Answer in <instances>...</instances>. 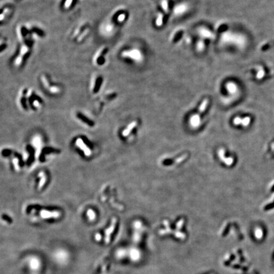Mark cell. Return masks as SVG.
<instances>
[{
  "instance_id": "obj_1",
  "label": "cell",
  "mask_w": 274,
  "mask_h": 274,
  "mask_svg": "<svg viewBox=\"0 0 274 274\" xmlns=\"http://www.w3.org/2000/svg\"><path fill=\"white\" fill-rule=\"evenodd\" d=\"M30 46L27 43H24L22 45L21 48H20L19 54L17 56L14 60V66L15 67H21L24 62V60L25 57L28 55L30 51Z\"/></svg>"
},
{
  "instance_id": "obj_2",
  "label": "cell",
  "mask_w": 274,
  "mask_h": 274,
  "mask_svg": "<svg viewBox=\"0 0 274 274\" xmlns=\"http://www.w3.org/2000/svg\"><path fill=\"white\" fill-rule=\"evenodd\" d=\"M29 29L23 25H20L17 28V33L20 41L24 43H27V39L29 36ZM28 44V43H27Z\"/></svg>"
},
{
  "instance_id": "obj_3",
  "label": "cell",
  "mask_w": 274,
  "mask_h": 274,
  "mask_svg": "<svg viewBox=\"0 0 274 274\" xmlns=\"http://www.w3.org/2000/svg\"><path fill=\"white\" fill-rule=\"evenodd\" d=\"M122 56L123 57H128L131 58L133 60L140 61L142 60V55L138 50H126L123 52Z\"/></svg>"
},
{
  "instance_id": "obj_4",
  "label": "cell",
  "mask_w": 274,
  "mask_h": 274,
  "mask_svg": "<svg viewBox=\"0 0 274 274\" xmlns=\"http://www.w3.org/2000/svg\"><path fill=\"white\" fill-rule=\"evenodd\" d=\"M107 51V49L106 48H101L100 49L96 52L93 60L94 62L95 63L96 65L97 66H102L105 63V58L103 57V55L106 53Z\"/></svg>"
},
{
  "instance_id": "obj_5",
  "label": "cell",
  "mask_w": 274,
  "mask_h": 274,
  "mask_svg": "<svg viewBox=\"0 0 274 274\" xmlns=\"http://www.w3.org/2000/svg\"><path fill=\"white\" fill-rule=\"evenodd\" d=\"M102 83V78L100 76L95 77L92 79L91 81V90L93 93H97L99 90L100 86Z\"/></svg>"
},
{
  "instance_id": "obj_6",
  "label": "cell",
  "mask_w": 274,
  "mask_h": 274,
  "mask_svg": "<svg viewBox=\"0 0 274 274\" xmlns=\"http://www.w3.org/2000/svg\"><path fill=\"white\" fill-rule=\"evenodd\" d=\"M43 218H57L60 216L59 212L57 211H49L43 210L40 213Z\"/></svg>"
},
{
  "instance_id": "obj_7",
  "label": "cell",
  "mask_w": 274,
  "mask_h": 274,
  "mask_svg": "<svg viewBox=\"0 0 274 274\" xmlns=\"http://www.w3.org/2000/svg\"><path fill=\"white\" fill-rule=\"evenodd\" d=\"M116 220L115 218H114L113 220H112V224L111 225V227L108 228L106 232V242L107 243L110 241V235L111 234V233L114 231V228H115V225H116Z\"/></svg>"
},
{
  "instance_id": "obj_8",
  "label": "cell",
  "mask_w": 274,
  "mask_h": 274,
  "mask_svg": "<svg viewBox=\"0 0 274 274\" xmlns=\"http://www.w3.org/2000/svg\"><path fill=\"white\" fill-rule=\"evenodd\" d=\"M76 144H77V146L78 147H79V148L81 149L82 148V150L84 152V154H85L86 156H90L91 154V151H90V149L88 148V147H85V144L84 143V142L82 140H81V139H78V141H77V143H76Z\"/></svg>"
},
{
  "instance_id": "obj_9",
  "label": "cell",
  "mask_w": 274,
  "mask_h": 274,
  "mask_svg": "<svg viewBox=\"0 0 274 274\" xmlns=\"http://www.w3.org/2000/svg\"><path fill=\"white\" fill-rule=\"evenodd\" d=\"M41 81L42 85L44 86V88H45V89L48 90V88H49L51 85L49 78H48V77L46 74H44L41 76Z\"/></svg>"
},
{
  "instance_id": "obj_10",
  "label": "cell",
  "mask_w": 274,
  "mask_h": 274,
  "mask_svg": "<svg viewBox=\"0 0 274 274\" xmlns=\"http://www.w3.org/2000/svg\"><path fill=\"white\" fill-rule=\"evenodd\" d=\"M190 121L193 127H197L200 124V116L199 114H196L192 116Z\"/></svg>"
},
{
  "instance_id": "obj_11",
  "label": "cell",
  "mask_w": 274,
  "mask_h": 274,
  "mask_svg": "<svg viewBox=\"0 0 274 274\" xmlns=\"http://www.w3.org/2000/svg\"><path fill=\"white\" fill-rule=\"evenodd\" d=\"M48 91H49L52 95H58L62 91V89L59 86L57 85H51V86L48 88Z\"/></svg>"
},
{
  "instance_id": "obj_12",
  "label": "cell",
  "mask_w": 274,
  "mask_h": 274,
  "mask_svg": "<svg viewBox=\"0 0 274 274\" xmlns=\"http://www.w3.org/2000/svg\"><path fill=\"white\" fill-rule=\"evenodd\" d=\"M199 34L203 36V37L204 38H211L213 37V33L211 31H209V30L205 29V28H201L199 29Z\"/></svg>"
},
{
  "instance_id": "obj_13",
  "label": "cell",
  "mask_w": 274,
  "mask_h": 274,
  "mask_svg": "<svg viewBox=\"0 0 274 274\" xmlns=\"http://www.w3.org/2000/svg\"><path fill=\"white\" fill-rule=\"evenodd\" d=\"M136 124H137V123L136 121H133V122H132L131 123H130L128 125V126L127 127V128H126L125 130H124L123 131V135L124 136H128L129 134L130 133V131L136 126Z\"/></svg>"
},
{
  "instance_id": "obj_14",
  "label": "cell",
  "mask_w": 274,
  "mask_h": 274,
  "mask_svg": "<svg viewBox=\"0 0 274 274\" xmlns=\"http://www.w3.org/2000/svg\"><path fill=\"white\" fill-rule=\"evenodd\" d=\"M89 31H90L89 28H88V27H86L85 28V29H84V31L82 32V33H81V34H79V36L77 38V41H78V42L82 41L86 37V36L88 34V33H89Z\"/></svg>"
},
{
  "instance_id": "obj_15",
  "label": "cell",
  "mask_w": 274,
  "mask_h": 274,
  "mask_svg": "<svg viewBox=\"0 0 274 274\" xmlns=\"http://www.w3.org/2000/svg\"><path fill=\"white\" fill-rule=\"evenodd\" d=\"M182 34H183L182 31H179L176 32V33L172 36V41L175 42V41H178V40L182 38Z\"/></svg>"
},
{
  "instance_id": "obj_16",
  "label": "cell",
  "mask_w": 274,
  "mask_h": 274,
  "mask_svg": "<svg viewBox=\"0 0 274 274\" xmlns=\"http://www.w3.org/2000/svg\"><path fill=\"white\" fill-rule=\"evenodd\" d=\"M163 23V14L159 13L158 15V17H157L156 24V26L158 27H161L162 26V24Z\"/></svg>"
},
{
  "instance_id": "obj_17",
  "label": "cell",
  "mask_w": 274,
  "mask_h": 274,
  "mask_svg": "<svg viewBox=\"0 0 274 274\" xmlns=\"http://www.w3.org/2000/svg\"><path fill=\"white\" fill-rule=\"evenodd\" d=\"M208 99H205L204 100L202 103H201V105L200 106V107H199V113H203V112L205 111L206 109V108L207 107V105L208 103Z\"/></svg>"
},
{
  "instance_id": "obj_18",
  "label": "cell",
  "mask_w": 274,
  "mask_h": 274,
  "mask_svg": "<svg viewBox=\"0 0 274 274\" xmlns=\"http://www.w3.org/2000/svg\"><path fill=\"white\" fill-rule=\"evenodd\" d=\"M255 237H256L258 239H261V238H262L263 235V230L260 228H257L255 230Z\"/></svg>"
},
{
  "instance_id": "obj_19",
  "label": "cell",
  "mask_w": 274,
  "mask_h": 274,
  "mask_svg": "<svg viewBox=\"0 0 274 274\" xmlns=\"http://www.w3.org/2000/svg\"><path fill=\"white\" fill-rule=\"evenodd\" d=\"M204 47H205V45H204V41H202V40H199V41L197 42V51H199V52L203 51V50L204 49Z\"/></svg>"
},
{
  "instance_id": "obj_20",
  "label": "cell",
  "mask_w": 274,
  "mask_h": 274,
  "mask_svg": "<svg viewBox=\"0 0 274 274\" xmlns=\"http://www.w3.org/2000/svg\"><path fill=\"white\" fill-rule=\"evenodd\" d=\"M8 45L6 41V40L5 39H0V53L2 52L3 50H5Z\"/></svg>"
},
{
  "instance_id": "obj_21",
  "label": "cell",
  "mask_w": 274,
  "mask_h": 274,
  "mask_svg": "<svg viewBox=\"0 0 274 274\" xmlns=\"http://www.w3.org/2000/svg\"><path fill=\"white\" fill-rule=\"evenodd\" d=\"M74 0H66L65 3H64V7L66 10H68L71 9L72 4H73Z\"/></svg>"
},
{
  "instance_id": "obj_22",
  "label": "cell",
  "mask_w": 274,
  "mask_h": 274,
  "mask_svg": "<svg viewBox=\"0 0 274 274\" xmlns=\"http://www.w3.org/2000/svg\"><path fill=\"white\" fill-rule=\"evenodd\" d=\"M223 161H224L225 164H227V166H231L233 163V159L231 158V157H230V158H225Z\"/></svg>"
},
{
  "instance_id": "obj_23",
  "label": "cell",
  "mask_w": 274,
  "mask_h": 274,
  "mask_svg": "<svg viewBox=\"0 0 274 274\" xmlns=\"http://www.w3.org/2000/svg\"><path fill=\"white\" fill-rule=\"evenodd\" d=\"M161 5H162L163 9L165 11H168V3L167 0H162V1H161Z\"/></svg>"
},
{
  "instance_id": "obj_24",
  "label": "cell",
  "mask_w": 274,
  "mask_h": 274,
  "mask_svg": "<svg viewBox=\"0 0 274 274\" xmlns=\"http://www.w3.org/2000/svg\"><path fill=\"white\" fill-rule=\"evenodd\" d=\"M87 215H88V218H89V219L90 220H93L95 219V212L91 210V209H90V210L88 211Z\"/></svg>"
},
{
  "instance_id": "obj_25",
  "label": "cell",
  "mask_w": 274,
  "mask_h": 274,
  "mask_svg": "<svg viewBox=\"0 0 274 274\" xmlns=\"http://www.w3.org/2000/svg\"><path fill=\"white\" fill-rule=\"evenodd\" d=\"M250 121H251V119L249 118V117H246V118H244L243 120H242V124H243V126H246L248 125H249V123H250Z\"/></svg>"
},
{
  "instance_id": "obj_26",
  "label": "cell",
  "mask_w": 274,
  "mask_h": 274,
  "mask_svg": "<svg viewBox=\"0 0 274 274\" xmlns=\"http://www.w3.org/2000/svg\"><path fill=\"white\" fill-rule=\"evenodd\" d=\"M218 155H219V157H220V158L221 159V161H223L225 159V150L223 148H221L218 151Z\"/></svg>"
},
{
  "instance_id": "obj_27",
  "label": "cell",
  "mask_w": 274,
  "mask_h": 274,
  "mask_svg": "<svg viewBox=\"0 0 274 274\" xmlns=\"http://www.w3.org/2000/svg\"><path fill=\"white\" fill-rule=\"evenodd\" d=\"M125 19H126V15L125 14H120L118 17V22H119L120 23L123 22Z\"/></svg>"
},
{
  "instance_id": "obj_28",
  "label": "cell",
  "mask_w": 274,
  "mask_h": 274,
  "mask_svg": "<svg viewBox=\"0 0 274 274\" xmlns=\"http://www.w3.org/2000/svg\"><path fill=\"white\" fill-rule=\"evenodd\" d=\"M242 120L243 119H242L241 118L237 117V118H235L234 120H233V123H234V124H235V125H239V124L242 123Z\"/></svg>"
},
{
  "instance_id": "obj_29",
  "label": "cell",
  "mask_w": 274,
  "mask_h": 274,
  "mask_svg": "<svg viewBox=\"0 0 274 274\" xmlns=\"http://www.w3.org/2000/svg\"><path fill=\"white\" fill-rule=\"evenodd\" d=\"M183 222H184V220L183 219H181L178 223H177L176 224V227H177V229H180L181 228V227H182L183 226Z\"/></svg>"
},
{
  "instance_id": "obj_30",
  "label": "cell",
  "mask_w": 274,
  "mask_h": 274,
  "mask_svg": "<svg viewBox=\"0 0 274 274\" xmlns=\"http://www.w3.org/2000/svg\"><path fill=\"white\" fill-rule=\"evenodd\" d=\"M6 17V15L5 14H4L3 12V11H2L1 13H0V22L3 21L5 19Z\"/></svg>"
},
{
  "instance_id": "obj_31",
  "label": "cell",
  "mask_w": 274,
  "mask_h": 274,
  "mask_svg": "<svg viewBox=\"0 0 274 274\" xmlns=\"http://www.w3.org/2000/svg\"><path fill=\"white\" fill-rule=\"evenodd\" d=\"M186 157H187V155H185V156H183L180 157V158L177 159L176 160V163H180V162H182V161H183L185 158H186Z\"/></svg>"
},
{
  "instance_id": "obj_32",
  "label": "cell",
  "mask_w": 274,
  "mask_h": 274,
  "mask_svg": "<svg viewBox=\"0 0 274 274\" xmlns=\"http://www.w3.org/2000/svg\"><path fill=\"white\" fill-rule=\"evenodd\" d=\"M274 207V201L273 203H272V204H270L268 205H267V206L265 207V209H270L272 208H273Z\"/></svg>"
},
{
  "instance_id": "obj_33",
  "label": "cell",
  "mask_w": 274,
  "mask_h": 274,
  "mask_svg": "<svg viewBox=\"0 0 274 274\" xmlns=\"http://www.w3.org/2000/svg\"><path fill=\"white\" fill-rule=\"evenodd\" d=\"M101 238H102V236L100 235L99 233H97V234L95 235V239L96 240H100V239H101Z\"/></svg>"
},
{
  "instance_id": "obj_34",
  "label": "cell",
  "mask_w": 274,
  "mask_h": 274,
  "mask_svg": "<svg viewBox=\"0 0 274 274\" xmlns=\"http://www.w3.org/2000/svg\"><path fill=\"white\" fill-rule=\"evenodd\" d=\"M272 191H274V186H273L272 187Z\"/></svg>"
}]
</instances>
